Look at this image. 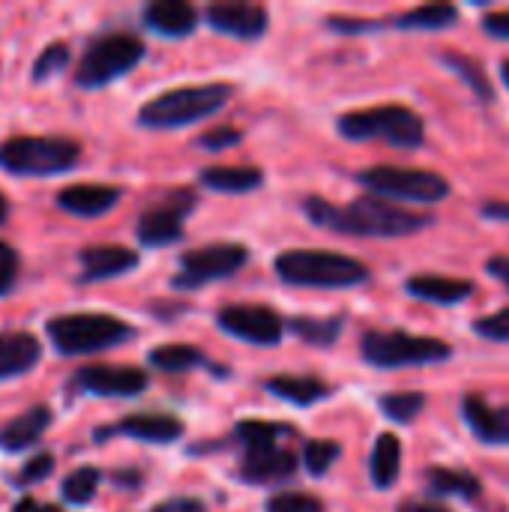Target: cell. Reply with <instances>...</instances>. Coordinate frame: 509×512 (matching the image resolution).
<instances>
[{"label": "cell", "instance_id": "d6986e66", "mask_svg": "<svg viewBox=\"0 0 509 512\" xmlns=\"http://www.w3.org/2000/svg\"><path fill=\"white\" fill-rule=\"evenodd\" d=\"M144 21L156 33L177 39V36H189L195 30L198 12L189 3H183V0H159V3H150L144 9Z\"/></svg>", "mask_w": 509, "mask_h": 512}, {"label": "cell", "instance_id": "4316f807", "mask_svg": "<svg viewBox=\"0 0 509 512\" xmlns=\"http://www.w3.org/2000/svg\"><path fill=\"white\" fill-rule=\"evenodd\" d=\"M429 489L447 498H477L480 495V480L468 471H453V468H429L426 471Z\"/></svg>", "mask_w": 509, "mask_h": 512}, {"label": "cell", "instance_id": "7bdbcfd3", "mask_svg": "<svg viewBox=\"0 0 509 512\" xmlns=\"http://www.w3.org/2000/svg\"><path fill=\"white\" fill-rule=\"evenodd\" d=\"M153 512H204V504L192 501V498H174V501L159 504Z\"/></svg>", "mask_w": 509, "mask_h": 512}, {"label": "cell", "instance_id": "4dcf8cb0", "mask_svg": "<svg viewBox=\"0 0 509 512\" xmlns=\"http://www.w3.org/2000/svg\"><path fill=\"white\" fill-rule=\"evenodd\" d=\"M291 330L303 339V342H315V345H330L339 330H342V318H294L291 321Z\"/></svg>", "mask_w": 509, "mask_h": 512}, {"label": "cell", "instance_id": "8fae6325", "mask_svg": "<svg viewBox=\"0 0 509 512\" xmlns=\"http://www.w3.org/2000/svg\"><path fill=\"white\" fill-rule=\"evenodd\" d=\"M219 327L228 336L252 345H279L285 333V321L264 306H228L219 312Z\"/></svg>", "mask_w": 509, "mask_h": 512}, {"label": "cell", "instance_id": "484cf974", "mask_svg": "<svg viewBox=\"0 0 509 512\" xmlns=\"http://www.w3.org/2000/svg\"><path fill=\"white\" fill-rule=\"evenodd\" d=\"M399 468H402V444L396 435H381L375 450H372V483L378 489H390L399 477Z\"/></svg>", "mask_w": 509, "mask_h": 512}, {"label": "cell", "instance_id": "e0dca14e", "mask_svg": "<svg viewBox=\"0 0 509 512\" xmlns=\"http://www.w3.org/2000/svg\"><path fill=\"white\" fill-rule=\"evenodd\" d=\"M138 264V255L126 246H90L81 252V267L87 282H99V279H111L120 273H129Z\"/></svg>", "mask_w": 509, "mask_h": 512}, {"label": "cell", "instance_id": "7402d4cb", "mask_svg": "<svg viewBox=\"0 0 509 512\" xmlns=\"http://www.w3.org/2000/svg\"><path fill=\"white\" fill-rule=\"evenodd\" d=\"M51 426V411L45 405H36L30 411H24L21 417H15L3 432H0V447L9 450V453H18V450H27L33 447L45 429Z\"/></svg>", "mask_w": 509, "mask_h": 512}, {"label": "cell", "instance_id": "8d00e7d4", "mask_svg": "<svg viewBox=\"0 0 509 512\" xmlns=\"http://www.w3.org/2000/svg\"><path fill=\"white\" fill-rule=\"evenodd\" d=\"M66 60H69V48H66L63 42L48 45L45 54H42V57L36 60V66H33V78H36V81H39V78H48V75L57 72Z\"/></svg>", "mask_w": 509, "mask_h": 512}, {"label": "cell", "instance_id": "1f68e13d", "mask_svg": "<svg viewBox=\"0 0 509 512\" xmlns=\"http://www.w3.org/2000/svg\"><path fill=\"white\" fill-rule=\"evenodd\" d=\"M381 411L390 417V420H396V423H411L420 411H423V405H426V399H423V393H390V396H381Z\"/></svg>", "mask_w": 509, "mask_h": 512}, {"label": "cell", "instance_id": "8992f818", "mask_svg": "<svg viewBox=\"0 0 509 512\" xmlns=\"http://www.w3.org/2000/svg\"><path fill=\"white\" fill-rule=\"evenodd\" d=\"M357 180L378 192L384 201L387 198H402V201H420V204H435L450 195V183L426 168H402V165H375L369 171H360Z\"/></svg>", "mask_w": 509, "mask_h": 512}, {"label": "cell", "instance_id": "4fadbf2b", "mask_svg": "<svg viewBox=\"0 0 509 512\" xmlns=\"http://www.w3.org/2000/svg\"><path fill=\"white\" fill-rule=\"evenodd\" d=\"M207 21L228 36L258 39L267 30V9L255 3H213L207 9Z\"/></svg>", "mask_w": 509, "mask_h": 512}, {"label": "cell", "instance_id": "7dc6e473", "mask_svg": "<svg viewBox=\"0 0 509 512\" xmlns=\"http://www.w3.org/2000/svg\"><path fill=\"white\" fill-rule=\"evenodd\" d=\"M12 512H60L57 507H48V504H39V501H33V498H24L21 504H15V510Z\"/></svg>", "mask_w": 509, "mask_h": 512}, {"label": "cell", "instance_id": "f546056e", "mask_svg": "<svg viewBox=\"0 0 509 512\" xmlns=\"http://www.w3.org/2000/svg\"><path fill=\"white\" fill-rule=\"evenodd\" d=\"M150 363L156 369H165V372H186V369L201 366L204 354L198 348H189V345H162V348L150 351Z\"/></svg>", "mask_w": 509, "mask_h": 512}, {"label": "cell", "instance_id": "5b68a950", "mask_svg": "<svg viewBox=\"0 0 509 512\" xmlns=\"http://www.w3.org/2000/svg\"><path fill=\"white\" fill-rule=\"evenodd\" d=\"M48 336L60 354H93L111 345H120L132 336V327L120 318L99 315V312H75L48 321Z\"/></svg>", "mask_w": 509, "mask_h": 512}, {"label": "cell", "instance_id": "7a4b0ae2", "mask_svg": "<svg viewBox=\"0 0 509 512\" xmlns=\"http://www.w3.org/2000/svg\"><path fill=\"white\" fill-rule=\"evenodd\" d=\"M276 276L294 288H354L369 279V267L339 252L291 249L276 258Z\"/></svg>", "mask_w": 509, "mask_h": 512}, {"label": "cell", "instance_id": "f35d334b", "mask_svg": "<svg viewBox=\"0 0 509 512\" xmlns=\"http://www.w3.org/2000/svg\"><path fill=\"white\" fill-rule=\"evenodd\" d=\"M54 471V459L48 456V453H39V456H33L24 468H21V474L15 477V486H30V483H39V480H45L48 474Z\"/></svg>", "mask_w": 509, "mask_h": 512}, {"label": "cell", "instance_id": "681fc988", "mask_svg": "<svg viewBox=\"0 0 509 512\" xmlns=\"http://www.w3.org/2000/svg\"><path fill=\"white\" fill-rule=\"evenodd\" d=\"M501 75H504V81H507V87H509V60L501 63Z\"/></svg>", "mask_w": 509, "mask_h": 512}, {"label": "cell", "instance_id": "b9f144b4", "mask_svg": "<svg viewBox=\"0 0 509 512\" xmlns=\"http://www.w3.org/2000/svg\"><path fill=\"white\" fill-rule=\"evenodd\" d=\"M483 27L498 39H509V12H489L483 18Z\"/></svg>", "mask_w": 509, "mask_h": 512}, {"label": "cell", "instance_id": "836d02e7", "mask_svg": "<svg viewBox=\"0 0 509 512\" xmlns=\"http://www.w3.org/2000/svg\"><path fill=\"white\" fill-rule=\"evenodd\" d=\"M444 63H450L471 87H474V93L480 96V99H486V102H492V84H489V78H486V72L480 69V63H474L471 57H465V54H444Z\"/></svg>", "mask_w": 509, "mask_h": 512}, {"label": "cell", "instance_id": "ee69618b", "mask_svg": "<svg viewBox=\"0 0 509 512\" xmlns=\"http://www.w3.org/2000/svg\"><path fill=\"white\" fill-rule=\"evenodd\" d=\"M330 24L336 30H345V33H360V30H372L375 27L372 21H348V18H333Z\"/></svg>", "mask_w": 509, "mask_h": 512}, {"label": "cell", "instance_id": "9a60e30c", "mask_svg": "<svg viewBox=\"0 0 509 512\" xmlns=\"http://www.w3.org/2000/svg\"><path fill=\"white\" fill-rule=\"evenodd\" d=\"M462 414L483 444H509V408H492L480 396H465Z\"/></svg>", "mask_w": 509, "mask_h": 512}, {"label": "cell", "instance_id": "ba28073f", "mask_svg": "<svg viewBox=\"0 0 509 512\" xmlns=\"http://www.w3.org/2000/svg\"><path fill=\"white\" fill-rule=\"evenodd\" d=\"M363 357L378 369H402V366H426L450 357V345L411 336V333H369L363 339Z\"/></svg>", "mask_w": 509, "mask_h": 512}, {"label": "cell", "instance_id": "83f0119b", "mask_svg": "<svg viewBox=\"0 0 509 512\" xmlns=\"http://www.w3.org/2000/svg\"><path fill=\"white\" fill-rule=\"evenodd\" d=\"M234 432H237L240 444L246 447V453L276 450V447H279V438L294 435V429H288V426H279V423H261V420L237 423V429H234Z\"/></svg>", "mask_w": 509, "mask_h": 512}, {"label": "cell", "instance_id": "f907efd6", "mask_svg": "<svg viewBox=\"0 0 509 512\" xmlns=\"http://www.w3.org/2000/svg\"><path fill=\"white\" fill-rule=\"evenodd\" d=\"M3 216H6V198L0 195V222H3Z\"/></svg>", "mask_w": 509, "mask_h": 512}, {"label": "cell", "instance_id": "277c9868", "mask_svg": "<svg viewBox=\"0 0 509 512\" xmlns=\"http://www.w3.org/2000/svg\"><path fill=\"white\" fill-rule=\"evenodd\" d=\"M339 132L351 141H387L393 147H420L423 120L405 105H378L339 117Z\"/></svg>", "mask_w": 509, "mask_h": 512}, {"label": "cell", "instance_id": "cb8c5ba5", "mask_svg": "<svg viewBox=\"0 0 509 512\" xmlns=\"http://www.w3.org/2000/svg\"><path fill=\"white\" fill-rule=\"evenodd\" d=\"M201 183L216 189V192H228V195H240V192H252L264 183V174L258 168H240V165H219V168H207L201 174Z\"/></svg>", "mask_w": 509, "mask_h": 512}, {"label": "cell", "instance_id": "30bf717a", "mask_svg": "<svg viewBox=\"0 0 509 512\" xmlns=\"http://www.w3.org/2000/svg\"><path fill=\"white\" fill-rule=\"evenodd\" d=\"M249 252L240 243H213L192 249L180 258V273L174 276L177 288H201L204 282L225 279L246 264Z\"/></svg>", "mask_w": 509, "mask_h": 512}, {"label": "cell", "instance_id": "9c48e42d", "mask_svg": "<svg viewBox=\"0 0 509 512\" xmlns=\"http://www.w3.org/2000/svg\"><path fill=\"white\" fill-rule=\"evenodd\" d=\"M141 57H144L141 39H135L129 33H111L87 48V54L75 72V81L81 87H102V84L120 78L123 72H129Z\"/></svg>", "mask_w": 509, "mask_h": 512}, {"label": "cell", "instance_id": "60d3db41", "mask_svg": "<svg viewBox=\"0 0 509 512\" xmlns=\"http://www.w3.org/2000/svg\"><path fill=\"white\" fill-rule=\"evenodd\" d=\"M15 273H18V255L6 243H0V294L9 291V285L15 282Z\"/></svg>", "mask_w": 509, "mask_h": 512}, {"label": "cell", "instance_id": "6da1fadb", "mask_svg": "<svg viewBox=\"0 0 509 512\" xmlns=\"http://www.w3.org/2000/svg\"><path fill=\"white\" fill-rule=\"evenodd\" d=\"M303 210L321 228L342 231V234H360V237H405L432 222L429 216L402 210L378 195L357 198L348 207H336L324 198H306Z\"/></svg>", "mask_w": 509, "mask_h": 512}, {"label": "cell", "instance_id": "7c38bea8", "mask_svg": "<svg viewBox=\"0 0 509 512\" xmlns=\"http://www.w3.org/2000/svg\"><path fill=\"white\" fill-rule=\"evenodd\" d=\"M195 198L186 189L171 192L159 207L147 210L138 222V240L144 246H168L183 234V216L192 210Z\"/></svg>", "mask_w": 509, "mask_h": 512}, {"label": "cell", "instance_id": "52a82bcc", "mask_svg": "<svg viewBox=\"0 0 509 512\" xmlns=\"http://www.w3.org/2000/svg\"><path fill=\"white\" fill-rule=\"evenodd\" d=\"M78 162V144L66 138H9L0 144V165L12 174H60Z\"/></svg>", "mask_w": 509, "mask_h": 512}, {"label": "cell", "instance_id": "ffe728a7", "mask_svg": "<svg viewBox=\"0 0 509 512\" xmlns=\"http://www.w3.org/2000/svg\"><path fill=\"white\" fill-rule=\"evenodd\" d=\"M405 288L411 297L438 306H456L474 294V285L468 279H447V276H414L405 282Z\"/></svg>", "mask_w": 509, "mask_h": 512}, {"label": "cell", "instance_id": "bcb514c9", "mask_svg": "<svg viewBox=\"0 0 509 512\" xmlns=\"http://www.w3.org/2000/svg\"><path fill=\"white\" fill-rule=\"evenodd\" d=\"M489 273H492L495 279H501L509 288V258H492V261H489Z\"/></svg>", "mask_w": 509, "mask_h": 512}, {"label": "cell", "instance_id": "ab89813d", "mask_svg": "<svg viewBox=\"0 0 509 512\" xmlns=\"http://www.w3.org/2000/svg\"><path fill=\"white\" fill-rule=\"evenodd\" d=\"M237 141H240V132H237V129H231V126L210 129L207 135H201V138H198V144H201V147H207V150H225V147H234Z\"/></svg>", "mask_w": 509, "mask_h": 512}, {"label": "cell", "instance_id": "44dd1931", "mask_svg": "<svg viewBox=\"0 0 509 512\" xmlns=\"http://www.w3.org/2000/svg\"><path fill=\"white\" fill-rule=\"evenodd\" d=\"M114 432L126 438H138V441H150V444H171L180 438L183 423L168 414H138V417H126L123 423H117Z\"/></svg>", "mask_w": 509, "mask_h": 512}, {"label": "cell", "instance_id": "5bb4252c", "mask_svg": "<svg viewBox=\"0 0 509 512\" xmlns=\"http://www.w3.org/2000/svg\"><path fill=\"white\" fill-rule=\"evenodd\" d=\"M75 384L96 396H138L147 387V375L141 369L87 366L75 375Z\"/></svg>", "mask_w": 509, "mask_h": 512}, {"label": "cell", "instance_id": "e575fe53", "mask_svg": "<svg viewBox=\"0 0 509 512\" xmlns=\"http://www.w3.org/2000/svg\"><path fill=\"white\" fill-rule=\"evenodd\" d=\"M339 453H342V450H339L336 441H309L306 450H303V459H306L309 474H315V477L327 474L330 465L339 459Z\"/></svg>", "mask_w": 509, "mask_h": 512}, {"label": "cell", "instance_id": "ac0fdd59", "mask_svg": "<svg viewBox=\"0 0 509 512\" xmlns=\"http://www.w3.org/2000/svg\"><path fill=\"white\" fill-rule=\"evenodd\" d=\"M297 471V459L276 447V450H264V453H246L243 465H240V477L246 483H279V480H288L291 474Z\"/></svg>", "mask_w": 509, "mask_h": 512}, {"label": "cell", "instance_id": "d590c367", "mask_svg": "<svg viewBox=\"0 0 509 512\" xmlns=\"http://www.w3.org/2000/svg\"><path fill=\"white\" fill-rule=\"evenodd\" d=\"M267 512H324V504L312 495H303V492H288V495H276Z\"/></svg>", "mask_w": 509, "mask_h": 512}, {"label": "cell", "instance_id": "603a6c76", "mask_svg": "<svg viewBox=\"0 0 509 512\" xmlns=\"http://www.w3.org/2000/svg\"><path fill=\"white\" fill-rule=\"evenodd\" d=\"M39 360V342L30 333H0V381L24 375Z\"/></svg>", "mask_w": 509, "mask_h": 512}, {"label": "cell", "instance_id": "f1b7e54d", "mask_svg": "<svg viewBox=\"0 0 509 512\" xmlns=\"http://www.w3.org/2000/svg\"><path fill=\"white\" fill-rule=\"evenodd\" d=\"M459 18V9L450 3H429V6H417L411 12H405L399 18V27L405 30H441L450 27Z\"/></svg>", "mask_w": 509, "mask_h": 512}, {"label": "cell", "instance_id": "d4e9b609", "mask_svg": "<svg viewBox=\"0 0 509 512\" xmlns=\"http://www.w3.org/2000/svg\"><path fill=\"white\" fill-rule=\"evenodd\" d=\"M267 390L282 399V402H291V405H300V408H309L321 399H327L333 390L315 378H288V375H279V378H270L267 381Z\"/></svg>", "mask_w": 509, "mask_h": 512}, {"label": "cell", "instance_id": "d6a6232c", "mask_svg": "<svg viewBox=\"0 0 509 512\" xmlns=\"http://www.w3.org/2000/svg\"><path fill=\"white\" fill-rule=\"evenodd\" d=\"M99 489V471L96 468H78L63 480V498L69 504H87Z\"/></svg>", "mask_w": 509, "mask_h": 512}, {"label": "cell", "instance_id": "c3c4849f", "mask_svg": "<svg viewBox=\"0 0 509 512\" xmlns=\"http://www.w3.org/2000/svg\"><path fill=\"white\" fill-rule=\"evenodd\" d=\"M483 216H489V219H509V204H495V201H489V204L483 207Z\"/></svg>", "mask_w": 509, "mask_h": 512}, {"label": "cell", "instance_id": "2e32d148", "mask_svg": "<svg viewBox=\"0 0 509 512\" xmlns=\"http://www.w3.org/2000/svg\"><path fill=\"white\" fill-rule=\"evenodd\" d=\"M120 201V189L114 186H99V183H75L60 189L57 204L75 216H99L111 210Z\"/></svg>", "mask_w": 509, "mask_h": 512}, {"label": "cell", "instance_id": "f6af8a7d", "mask_svg": "<svg viewBox=\"0 0 509 512\" xmlns=\"http://www.w3.org/2000/svg\"><path fill=\"white\" fill-rule=\"evenodd\" d=\"M399 512H450L444 504H429V501H405Z\"/></svg>", "mask_w": 509, "mask_h": 512}, {"label": "cell", "instance_id": "3957f363", "mask_svg": "<svg viewBox=\"0 0 509 512\" xmlns=\"http://www.w3.org/2000/svg\"><path fill=\"white\" fill-rule=\"evenodd\" d=\"M231 84H201V87H180L150 99L138 120L153 129H174L189 126L201 117H210L231 99Z\"/></svg>", "mask_w": 509, "mask_h": 512}, {"label": "cell", "instance_id": "74e56055", "mask_svg": "<svg viewBox=\"0 0 509 512\" xmlns=\"http://www.w3.org/2000/svg\"><path fill=\"white\" fill-rule=\"evenodd\" d=\"M474 330L483 336V339H492V342H509V309H501L483 321L474 324Z\"/></svg>", "mask_w": 509, "mask_h": 512}]
</instances>
